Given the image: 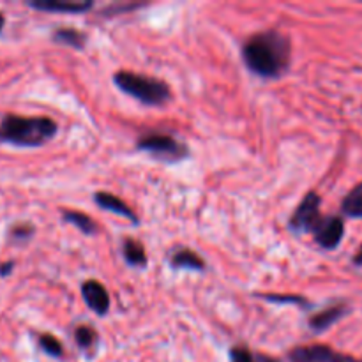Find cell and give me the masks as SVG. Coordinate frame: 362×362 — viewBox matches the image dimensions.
Instances as JSON below:
<instances>
[{"label": "cell", "mask_w": 362, "mask_h": 362, "mask_svg": "<svg viewBox=\"0 0 362 362\" xmlns=\"http://www.w3.org/2000/svg\"><path fill=\"white\" fill-rule=\"evenodd\" d=\"M243 59L251 73L262 78H279L288 69L292 46L281 32L265 30L247 39L243 48Z\"/></svg>", "instance_id": "obj_1"}, {"label": "cell", "mask_w": 362, "mask_h": 362, "mask_svg": "<svg viewBox=\"0 0 362 362\" xmlns=\"http://www.w3.org/2000/svg\"><path fill=\"white\" fill-rule=\"evenodd\" d=\"M57 134L48 117H20L7 113L0 119V141L16 147H41Z\"/></svg>", "instance_id": "obj_2"}, {"label": "cell", "mask_w": 362, "mask_h": 362, "mask_svg": "<svg viewBox=\"0 0 362 362\" xmlns=\"http://www.w3.org/2000/svg\"><path fill=\"white\" fill-rule=\"evenodd\" d=\"M113 81L120 90L126 92L131 98L138 99L144 105H165L172 98L168 85L158 78L144 76V74L131 73V71H119L113 76Z\"/></svg>", "instance_id": "obj_3"}, {"label": "cell", "mask_w": 362, "mask_h": 362, "mask_svg": "<svg viewBox=\"0 0 362 362\" xmlns=\"http://www.w3.org/2000/svg\"><path fill=\"white\" fill-rule=\"evenodd\" d=\"M136 147L140 151L148 152L154 158L163 159V161H180L187 156V147L182 141L175 140L173 136L165 133H148L138 140Z\"/></svg>", "instance_id": "obj_4"}, {"label": "cell", "mask_w": 362, "mask_h": 362, "mask_svg": "<svg viewBox=\"0 0 362 362\" xmlns=\"http://www.w3.org/2000/svg\"><path fill=\"white\" fill-rule=\"evenodd\" d=\"M320 204L322 200L317 193H308L290 218V228L299 233L313 232V228L322 219Z\"/></svg>", "instance_id": "obj_5"}, {"label": "cell", "mask_w": 362, "mask_h": 362, "mask_svg": "<svg viewBox=\"0 0 362 362\" xmlns=\"http://www.w3.org/2000/svg\"><path fill=\"white\" fill-rule=\"evenodd\" d=\"M345 233V225L339 216H325L318 221V225L313 228L315 240L324 250H334L339 246Z\"/></svg>", "instance_id": "obj_6"}, {"label": "cell", "mask_w": 362, "mask_h": 362, "mask_svg": "<svg viewBox=\"0 0 362 362\" xmlns=\"http://www.w3.org/2000/svg\"><path fill=\"white\" fill-rule=\"evenodd\" d=\"M32 9L46 11V13H85L94 7L90 0H30Z\"/></svg>", "instance_id": "obj_7"}, {"label": "cell", "mask_w": 362, "mask_h": 362, "mask_svg": "<svg viewBox=\"0 0 362 362\" xmlns=\"http://www.w3.org/2000/svg\"><path fill=\"white\" fill-rule=\"evenodd\" d=\"M81 296H83L87 306L99 317L106 315V311L110 310V296L99 281H94V279L85 281L81 285Z\"/></svg>", "instance_id": "obj_8"}, {"label": "cell", "mask_w": 362, "mask_h": 362, "mask_svg": "<svg viewBox=\"0 0 362 362\" xmlns=\"http://www.w3.org/2000/svg\"><path fill=\"white\" fill-rule=\"evenodd\" d=\"M338 352L325 345L299 346L288 354L290 362H336Z\"/></svg>", "instance_id": "obj_9"}, {"label": "cell", "mask_w": 362, "mask_h": 362, "mask_svg": "<svg viewBox=\"0 0 362 362\" xmlns=\"http://www.w3.org/2000/svg\"><path fill=\"white\" fill-rule=\"evenodd\" d=\"M94 202L99 205V207L105 209V211L115 212V214H119V216H122V218L129 219L133 225H138V223H140V219H138V216L134 214L133 209H131L127 204H124V202L120 200L119 197H115V194H112V193H95L94 194Z\"/></svg>", "instance_id": "obj_10"}, {"label": "cell", "mask_w": 362, "mask_h": 362, "mask_svg": "<svg viewBox=\"0 0 362 362\" xmlns=\"http://www.w3.org/2000/svg\"><path fill=\"white\" fill-rule=\"evenodd\" d=\"M346 313H349V308H346L345 304L327 308V310L320 311V313L313 315V317L310 318V327L313 329L315 332H324L327 331V329H331L336 322L341 320Z\"/></svg>", "instance_id": "obj_11"}, {"label": "cell", "mask_w": 362, "mask_h": 362, "mask_svg": "<svg viewBox=\"0 0 362 362\" xmlns=\"http://www.w3.org/2000/svg\"><path fill=\"white\" fill-rule=\"evenodd\" d=\"M170 264L175 269H191V271H204L205 269L204 258L191 250H180L173 253Z\"/></svg>", "instance_id": "obj_12"}, {"label": "cell", "mask_w": 362, "mask_h": 362, "mask_svg": "<svg viewBox=\"0 0 362 362\" xmlns=\"http://www.w3.org/2000/svg\"><path fill=\"white\" fill-rule=\"evenodd\" d=\"M122 255L124 260L133 267H145L147 265V255H145V247L134 239H126L122 244Z\"/></svg>", "instance_id": "obj_13"}, {"label": "cell", "mask_w": 362, "mask_h": 362, "mask_svg": "<svg viewBox=\"0 0 362 362\" xmlns=\"http://www.w3.org/2000/svg\"><path fill=\"white\" fill-rule=\"evenodd\" d=\"M64 221L71 223L73 226H76L80 232H83L85 235H94L98 233V225L92 221L90 216L83 214V212H78V211H64L62 214Z\"/></svg>", "instance_id": "obj_14"}, {"label": "cell", "mask_w": 362, "mask_h": 362, "mask_svg": "<svg viewBox=\"0 0 362 362\" xmlns=\"http://www.w3.org/2000/svg\"><path fill=\"white\" fill-rule=\"evenodd\" d=\"M52 37L57 45L71 46V48H76V49L83 48L85 41H87L85 34L78 32L76 28H59V30L53 32Z\"/></svg>", "instance_id": "obj_15"}, {"label": "cell", "mask_w": 362, "mask_h": 362, "mask_svg": "<svg viewBox=\"0 0 362 362\" xmlns=\"http://www.w3.org/2000/svg\"><path fill=\"white\" fill-rule=\"evenodd\" d=\"M341 212L349 218H362V182L346 194L341 204Z\"/></svg>", "instance_id": "obj_16"}, {"label": "cell", "mask_w": 362, "mask_h": 362, "mask_svg": "<svg viewBox=\"0 0 362 362\" xmlns=\"http://www.w3.org/2000/svg\"><path fill=\"white\" fill-rule=\"evenodd\" d=\"M230 362H279L260 352H251L246 346H233L230 350Z\"/></svg>", "instance_id": "obj_17"}, {"label": "cell", "mask_w": 362, "mask_h": 362, "mask_svg": "<svg viewBox=\"0 0 362 362\" xmlns=\"http://www.w3.org/2000/svg\"><path fill=\"white\" fill-rule=\"evenodd\" d=\"M39 346L45 354H48L49 357H62L64 356V346L55 336L52 334H42L39 336Z\"/></svg>", "instance_id": "obj_18"}, {"label": "cell", "mask_w": 362, "mask_h": 362, "mask_svg": "<svg viewBox=\"0 0 362 362\" xmlns=\"http://www.w3.org/2000/svg\"><path fill=\"white\" fill-rule=\"evenodd\" d=\"M74 339H76V345L80 346V349H90L95 343V339H98V334H95L94 329L88 327V325H80V327L74 331Z\"/></svg>", "instance_id": "obj_19"}, {"label": "cell", "mask_w": 362, "mask_h": 362, "mask_svg": "<svg viewBox=\"0 0 362 362\" xmlns=\"http://www.w3.org/2000/svg\"><path fill=\"white\" fill-rule=\"evenodd\" d=\"M264 299L272 300V303H292L300 304V306H308L306 300L299 296H272V293H267V296H264Z\"/></svg>", "instance_id": "obj_20"}, {"label": "cell", "mask_w": 362, "mask_h": 362, "mask_svg": "<svg viewBox=\"0 0 362 362\" xmlns=\"http://www.w3.org/2000/svg\"><path fill=\"white\" fill-rule=\"evenodd\" d=\"M34 233V228L28 225H21V226H16V228L13 230V237L14 239H28V237Z\"/></svg>", "instance_id": "obj_21"}, {"label": "cell", "mask_w": 362, "mask_h": 362, "mask_svg": "<svg viewBox=\"0 0 362 362\" xmlns=\"http://www.w3.org/2000/svg\"><path fill=\"white\" fill-rule=\"evenodd\" d=\"M336 362H362L361 359H356V357L352 356H345V354H338V359Z\"/></svg>", "instance_id": "obj_22"}, {"label": "cell", "mask_w": 362, "mask_h": 362, "mask_svg": "<svg viewBox=\"0 0 362 362\" xmlns=\"http://www.w3.org/2000/svg\"><path fill=\"white\" fill-rule=\"evenodd\" d=\"M354 264H356L357 267H362V246L359 247V251H357L356 257H354Z\"/></svg>", "instance_id": "obj_23"}, {"label": "cell", "mask_w": 362, "mask_h": 362, "mask_svg": "<svg viewBox=\"0 0 362 362\" xmlns=\"http://www.w3.org/2000/svg\"><path fill=\"white\" fill-rule=\"evenodd\" d=\"M11 267H13V264H7V265H2V267H0V274H9V271H11Z\"/></svg>", "instance_id": "obj_24"}, {"label": "cell", "mask_w": 362, "mask_h": 362, "mask_svg": "<svg viewBox=\"0 0 362 362\" xmlns=\"http://www.w3.org/2000/svg\"><path fill=\"white\" fill-rule=\"evenodd\" d=\"M4 23H6V20H4L2 13H0V32H2V28H4Z\"/></svg>", "instance_id": "obj_25"}]
</instances>
